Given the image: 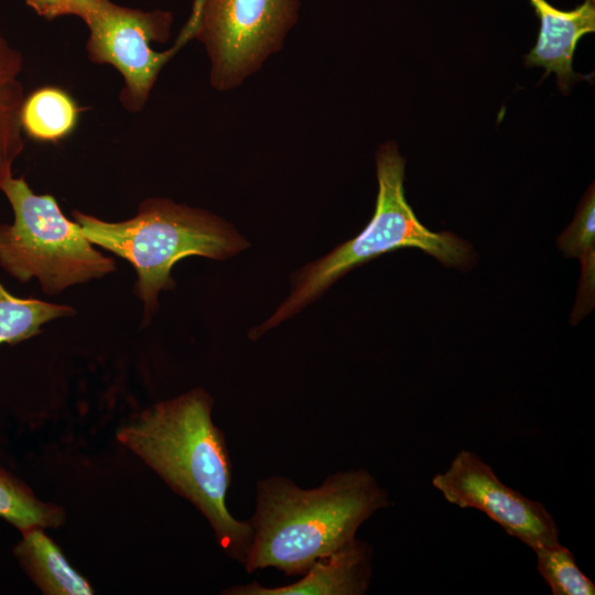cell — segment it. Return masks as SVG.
Returning <instances> with one entry per match:
<instances>
[{"label":"cell","mask_w":595,"mask_h":595,"mask_svg":"<svg viewBox=\"0 0 595 595\" xmlns=\"http://www.w3.org/2000/svg\"><path fill=\"white\" fill-rule=\"evenodd\" d=\"M566 257H576L582 264L578 299L573 316L581 318L594 304L595 289V194L594 185L586 192L571 225L558 239Z\"/></svg>","instance_id":"13"},{"label":"cell","mask_w":595,"mask_h":595,"mask_svg":"<svg viewBox=\"0 0 595 595\" xmlns=\"http://www.w3.org/2000/svg\"><path fill=\"white\" fill-rule=\"evenodd\" d=\"M82 0H25L39 15L54 19L73 14Z\"/></svg>","instance_id":"18"},{"label":"cell","mask_w":595,"mask_h":595,"mask_svg":"<svg viewBox=\"0 0 595 595\" xmlns=\"http://www.w3.org/2000/svg\"><path fill=\"white\" fill-rule=\"evenodd\" d=\"M529 1L540 20V30L524 64L543 67V78L554 73L560 90L566 94L573 84L587 78L573 71V56L578 41L595 31L594 1L585 0L571 11L559 10L547 0Z\"/></svg>","instance_id":"9"},{"label":"cell","mask_w":595,"mask_h":595,"mask_svg":"<svg viewBox=\"0 0 595 595\" xmlns=\"http://www.w3.org/2000/svg\"><path fill=\"white\" fill-rule=\"evenodd\" d=\"M432 484L450 504L484 512L532 550L560 543L558 526L547 508L500 482L472 451H461Z\"/></svg>","instance_id":"8"},{"label":"cell","mask_w":595,"mask_h":595,"mask_svg":"<svg viewBox=\"0 0 595 595\" xmlns=\"http://www.w3.org/2000/svg\"><path fill=\"white\" fill-rule=\"evenodd\" d=\"M22 533V540L13 549L25 572L48 595H91L88 581L75 571L61 549L44 533L33 528Z\"/></svg>","instance_id":"11"},{"label":"cell","mask_w":595,"mask_h":595,"mask_svg":"<svg viewBox=\"0 0 595 595\" xmlns=\"http://www.w3.org/2000/svg\"><path fill=\"white\" fill-rule=\"evenodd\" d=\"M537 569L553 595H594L595 585L577 566L574 554L561 543L536 550Z\"/></svg>","instance_id":"17"},{"label":"cell","mask_w":595,"mask_h":595,"mask_svg":"<svg viewBox=\"0 0 595 595\" xmlns=\"http://www.w3.org/2000/svg\"><path fill=\"white\" fill-rule=\"evenodd\" d=\"M22 67V54L0 31V170L12 167L24 148L21 112L25 97L19 79Z\"/></svg>","instance_id":"12"},{"label":"cell","mask_w":595,"mask_h":595,"mask_svg":"<svg viewBox=\"0 0 595 595\" xmlns=\"http://www.w3.org/2000/svg\"><path fill=\"white\" fill-rule=\"evenodd\" d=\"M298 7L299 0H194L183 29L205 45L212 85L226 90L281 50Z\"/></svg>","instance_id":"6"},{"label":"cell","mask_w":595,"mask_h":595,"mask_svg":"<svg viewBox=\"0 0 595 595\" xmlns=\"http://www.w3.org/2000/svg\"><path fill=\"white\" fill-rule=\"evenodd\" d=\"M74 314L68 305L14 296L0 283V345L31 338L41 333L45 323Z\"/></svg>","instance_id":"15"},{"label":"cell","mask_w":595,"mask_h":595,"mask_svg":"<svg viewBox=\"0 0 595 595\" xmlns=\"http://www.w3.org/2000/svg\"><path fill=\"white\" fill-rule=\"evenodd\" d=\"M295 583L266 587L257 581L230 587L228 595H363L371 577V547L356 538L315 561Z\"/></svg>","instance_id":"10"},{"label":"cell","mask_w":595,"mask_h":595,"mask_svg":"<svg viewBox=\"0 0 595 595\" xmlns=\"http://www.w3.org/2000/svg\"><path fill=\"white\" fill-rule=\"evenodd\" d=\"M74 15L89 29L90 60L110 64L123 76L120 100L129 111L143 108L162 67L191 40L182 30L170 50L156 52L151 47V42L169 37L172 14L165 11L144 12L109 0H82Z\"/></svg>","instance_id":"7"},{"label":"cell","mask_w":595,"mask_h":595,"mask_svg":"<svg viewBox=\"0 0 595 595\" xmlns=\"http://www.w3.org/2000/svg\"><path fill=\"white\" fill-rule=\"evenodd\" d=\"M0 517L24 532L60 527L64 522V510L39 500L24 483L0 468Z\"/></svg>","instance_id":"16"},{"label":"cell","mask_w":595,"mask_h":595,"mask_svg":"<svg viewBox=\"0 0 595 595\" xmlns=\"http://www.w3.org/2000/svg\"><path fill=\"white\" fill-rule=\"evenodd\" d=\"M0 190L14 214L11 225H0V266L18 281L36 278L43 292L56 294L115 270L113 260L93 247L56 199L36 195L11 166L0 170Z\"/></svg>","instance_id":"5"},{"label":"cell","mask_w":595,"mask_h":595,"mask_svg":"<svg viewBox=\"0 0 595 595\" xmlns=\"http://www.w3.org/2000/svg\"><path fill=\"white\" fill-rule=\"evenodd\" d=\"M73 216L93 245L133 266L134 292L144 306L143 325L158 310L159 293L175 286L171 271L177 261L188 256L225 260L249 246L220 217L165 198L143 201L134 217L118 223L78 210Z\"/></svg>","instance_id":"3"},{"label":"cell","mask_w":595,"mask_h":595,"mask_svg":"<svg viewBox=\"0 0 595 595\" xmlns=\"http://www.w3.org/2000/svg\"><path fill=\"white\" fill-rule=\"evenodd\" d=\"M376 164L379 190L368 225L355 238L295 272L289 296L249 333L250 338L292 317L348 271L383 253L418 248L448 267L466 268L472 262V248L465 240L452 232L432 231L415 216L404 195L405 161L393 142L379 148Z\"/></svg>","instance_id":"4"},{"label":"cell","mask_w":595,"mask_h":595,"mask_svg":"<svg viewBox=\"0 0 595 595\" xmlns=\"http://www.w3.org/2000/svg\"><path fill=\"white\" fill-rule=\"evenodd\" d=\"M594 1V0H593Z\"/></svg>","instance_id":"19"},{"label":"cell","mask_w":595,"mask_h":595,"mask_svg":"<svg viewBox=\"0 0 595 595\" xmlns=\"http://www.w3.org/2000/svg\"><path fill=\"white\" fill-rule=\"evenodd\" d=\"M213 405L212 397L196 388L147 408L116 436L193 504L224 552L244 564L252 529L227 508L231 464L224 434L212 420Z\"/></svg>","instance_id":"1"},{"label":"cell","mask_w":595,"mask_h":595,"mask_svg":"<svg viewBox=\"0 0 595 595\" xmlns=\"http://www.w3.org/2000/svg\"><path fill=\"white\" fill-rule=\"evenodd\" d=\"M79 108L60 88L44 87L25 98L21 125L25 133L39 141H57L75 128Z\"/></svg>","instance_id":"14"},{"label":"cell","mask_w":595,"mask_h":595,"mask_svg":"<svg viewBox=\"0 0 595 595\" xmlns=\"http://www.w3.org/2000/svg\"><path fill=\"white\" fill-rule=\"evenodd\" d=\"M252 538L244 566L248 573L275 567L302 575L356 538L359 527L389 505L387 491L367 469L338 472L313 489L272 476L257 484Z\"/></svg>","instance_id":"2"}]
</instances>
